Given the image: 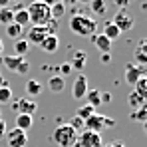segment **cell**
<instances>
[{
	"mask_svg": "<svg viewBox=\"0 0 147 147\" xmlns=\"http://www.w3.org/2000/svg\"><path fill=\"white\" fill-rule=\"evenodd\" d=\"M70 30H72L74 34H78V36H82V38H92L94 34H96V30H98V22H96V18H92V16H86V14H74L72 18H70Z\"/></svg>",
	"mask_w": 147,
	"mask_h": 147,
	"instance_id": "1",
	"label": "cell"
},
{
	"mask_svg": "<svg viewBox=\"0 0 147 147\" xmlns=\"http://www.w3.org/2000/svg\"><path fill=\"white\" fill-rule=\"evenodd\" d=\"M52 141L58 147H74L78 141V131L74 129L70 123H62L54 129L52 133Z\"/></svg>",
	"mask_w": 147,
	"mask_h": 147,
	"instance_id": "2",
	"label": "cell"
},
{
	"mask_svg": "<svg viewBox=\"0 0 147 147\" xmlns=\"http://www.w3.org/2000/svg\"><path fill=\"white\" fill-rule=\"evenodd\" d=\"M56 32H58V20H50L46 26H32L26 34V42L34 44V46H40L50 34H56Z\"/></svg>",
	"mask_w": 147,
	"mask_h": 147,
	"instance_id": "3",
	"label": "cell"
},
{
	"mask_svg": "<svg viewBox=\"0 0 147 147\" xmlns=\"http://www.w3.org/2000/svg\"><path fill=\"white\" fill-rule=\"evenodd\" d=\"M28 16H30V24L32 26H46L52 20L50 16V6H46L44 2L40 0H34L28 8H26Z\"/></svg>",
	"mask_w": 147,
	"mask_h": 147,
	"instance_id": "4",
	"label": "cell"
},
{
	"mask_svg": "<svg viewBox=\"0 0 147 147\" xmlns=\"http://www.w3.org/2000/svg\"><path fill=\"white\" fill-rule=\"evenodd\" d=\"M115 121L113 119H109L107 115H101V113H92L88 119H84V129H88V131H94V133H101L103 129H107V127H113Z\"/></svg>",
	"mask_w": 147,
	"mask_h": 147,
	"instance_id": "5",
	"label": "cell"
},
{
	"mask_svg": "<svg viewBox=\"0 0 147 147\" xmlns=\"http://www.w3.org/2000/svg\"><path fill=\"white\" fill-rule=\"evenodd\" d=\"M78 147H101L103 141H101V135L99 133H94V131H88V129H82L78 133V141H76Z\"/></svg>",
	"mask_w": 147,
	"mask_h": 147,
	"instance_id": "6",
	"label": "cell"
},
{
	"mask_svg": "<svg viewBox=\"0 0 147 147\" xmlns=\"http://www.w3.org/2000/svg\"><path fill=\"white\" fill-rule=\"evenodd\" d=\"M4 139H6L8 147H26L28 145V133L22 131V129H16V127L6 131Z\"/></svg>",
	"mask_w": 147,
	"mask_h": 147,
	"instance_id": "7",
	"label": "cell"
},
{
	"mask_svg": "<svg viewBox=\"0 0 147 147\" xmlns=\"http://www.w3.org/2000/svg\"><path fill=\"white\" fill-rule=\"evenodd\" d=\"M113 24L119 28V32H129L131 28H133V24H135V20H133V16L127 12V10H119L117 14H115V18L111 20Z\"/></svg>",
	"mask_w": 147,
	"mask_h": 147,
	"instance_id": "8",
	"label": "cell"
},
{
	"mask_svg": "<svg viewBox=\"0 0 147 147\" xmlns=\"http://www.w3.org/2000/svg\"><path fill=\"white\" fill-rule=\"evenodd\" d=\"M10 107H12L16 113H26V115H32V113L38 109L36 101H32L30 98H22V99H18V101H12Z\"/></svg>",
	"mask_w": 147,
	"mask_h": 147,
	"instance_id": "9",
	"label": "cell"
},
{
	"mask_svg": "<svg viewBox=\"0 0 147 147\" xmlns=\"http://www.w3.org/2000/svg\"><path fill=\"white\" fill-rule=\"evenodd\" d=\"M143 76V66H137V64H127L125 66V82L129 86H135V82Z\"/></svg>",
	"mask_w": 147,
	"mask_h": 147,
	"instance_id": "10",
	"label": "cell"
},
{
	"mask_svg": "<svg viewBox=\"0 0 147 147\" xmlns=\"http://www.w3.org/2000/svg\"><path fill=\"white\" fill-rule=\"evenodd\" d=\"M72 94H74V98H76V99H84V98H86V94H88V78H86L84 74H80V76L76 78Z\"/></svg>",
	"mask_w": 147,
	"mask_h": 147,
	"instance_id": "11",
	"label": "cell"
},
{
	"mask_svg": "<svg viewBox=\"0 0 147 147\" xmlns=\"http://www.w3.org/2000/svg\"><path fill=\"white\" fill-rule=\"evenodd\" d=\"M92 42H94V46L99 50V54H111V42H109L103 34H94V36H92Z\"/></svg>",
	"mask_w": 147,
	"mask_h": 147,
	"instance_id": "12",
	"label": "cell"
},
{
	"mask_svg": "<svg viewBox=\"0 0 147 147\" xmlns=\"http://www.w3.org/2000/svg\"><path fill=\"white\" fill-rule=\"evenodd\" d=\"M86 62H88V54L84 50H74V56H72V70H84L86 68Z\"/></svg>",
	"mask_w": 147,
	"mask_h": 147,
	"instance_id": "13",
	"label": "cell"
},
{
	"mask_svg": "<svg viewBox=\"0 0 147 147\" xmlns=\"http://www.w3.org/2000/svg\"><path fill=\"white\" fill-rule=\"evenodd\" d=\"M2 62H4V66L8 68V70H12V72L18 74V70H20V66L26 62V58H22V56H6V58H2Z\"/></svg>",
	"mask_w": 147,
	"mask_h": 147,
	"instance_id": "14",
	"label": "cell"
},
{
	"mask_svg": "<svg viewBox=\"0 0 147 147\" xmlns=\"http://www.w3.org/2000/svg\"><path fill=\"white\" fill-rule=\"evenodd\" d=\"M135 64L137 66H145L147 64V38H143L135 48Z\"/></svg>",
	"mask_w": 147,
	"mask_h": 147,
	"instance_id": "15",
	"label": "cell"
},
{
	"mask_svg": "<svg viewBox=\"0 0 147 147\" xmlns=\"http://www.w3.org/2000/svg\"><path fill=\"white\" fill-rule=\"evenodd\" d=\"M103 36H105L109 42H113V40H117V38L121 36V32H119V28L113 24V22H105V24H103Z\"/></svg>",
	"mask_w": 147,
	"mask_h": 147,
	"instance_id": "16",
	"label": "cell"
},
{
	"mask_svg": "<svg viewBox=\"0 0 147 147\" xmlns=\"http://www.w3.org/2000/svg\"><path fill=\"white\" fill-rule=\"evenodd\" d=\"M14 24L22 26V28L30 24V16H28L26 8H22V6H18V8L14 10Z\"/></svg>",
	"mask_w": 147,
	"mask_h": 147,
	"instance_id": "17",
	"label": "cell"
},
{
	"mask_svg": "<svg viewBox=\"0 0 147 147\" xmlns=\"http://www.w3.org/2000/svg\"><path fill=\"white\" fill-rule=\"evenodd\" d=\"M58 46H60V38H58V34H50L48 38L40 44V48L46 50V52H56Z\"/></svg>",
	"mask_w": 147,
	"mask_h": 147,
	"instance_id": "18",
	"label": "cell"
},
{
	"mask_svg": "<svg viewBox=\"0 0 147 147\" xmlns=\"http://www.w3.org/2000/svg\"><path fill=\"white\" fill-rule=\"evenodd\" d=\"M32 115H26V113H16V129H22V131H28L32 127Z\"/></svg>",
	"mask_w": 147,
	"mask_h": 147,
	"instance_id": "19",
	"label": "cell"
},
{
	"mask_svg": "<svg viewBox=\"0 0 147 147\" xmlns=\"http://www.w3.org/2000/svg\"><path fill=\"white\" fill-rule=\"evenodd\" d=\"M48 88H50V92H54V94L64 92V88H66L64 78H62V76H52V78L48 80Z\"/></svg>",
	"mask_w": 147,
	"mask_h": 147,
	"instance_id": "20",
	"label": "cell"
},
{
	"mask_svg": "<svg viewBox=\"0 0 147 147\" xmlns=\"http://www.w3.org/2000/svg\"><path fill=\"white\" fill-rule=\"evenodd\" d=\"M12 103V88L8 86V82H4L0 86V105H10Z\"/></svg>",
	"mask_w": 147,
	"mask_h": 147,
	"instance_id": "21",
	"label": "cell"
},
{
	"mask_svg": "<svg viewBox=\"0 0 147 147\" xmlns=\"http://www.w3.org/2000/svg\"><path fill=\"white\" fill-rule=\"evenodd\" d=\"M42 90H44V86L38 82V80H28L26 82V92H28V96H40L42 94Z\"/></svg>",
	"mask_w": 147,
	"mask_h": 147,
	"instance_id": "22",
	"label": "cell"
},
{
	"mask_svg": "<svg viewBox=\"0 0 147 147\" xmlns=\"http://www.w3.org/2000/svg\"><path fill=\"white\" fill-rule=\"evenodd\" d=\"M86 98H88V105H92L94 109H96L98 105H101V92H99V90H88Z\"/></svg>",
	"mask_w": 147,
	"mask_h": 147,
	"instance_id": "23",
	"label": "cell"
},
{
	"mask_svg": "<svg viewBox=\"0 0 147 147\" xmlns=\"http://www.w3.org/2000/svg\"><path fill=\"white\" fill-rule=\"evenodd\" d=\"M22 34H24V28H22V26L14 24V22L6 26V36H8V38H12V40H18V38H22Z\"/></svg>",
	"mask_w": 147,
	"mask_h": 147,
	"instance_id": "24",
	"label": "cell"
},
{
	"mask_svg": "<svg viewBox=\"0 0 147 147\" xmlns=\"http://www.w3.org/2000/svg\"><path fill=\"white\" fill-rule=\"evenodd\" d=\"M127 103H129L133 109H137V107H143V105H145V99L133 90V92H129V96H127Z\"/></svg>",
	"mask_w": 147,
	"mask_h": 147,
	"instance_id": "25",
	"label": "cell"
},
{
	"mask_svg": "<svg viewBox=\"0 0 147 147\" xmlns=\"http://www.w3.org/2000/svg\"><path fill=\"white\" fill-rule=\"evenodd\" d=\"M90 8H92V12L98 14V16H103V14L107 12V4H105V0H92V2H90Z\"/></svg>",
	"mask_w": 147,
	"mask_h": 147,
	"instance_id": "26",
	"label": "cell"
},
{
	"mask_svg": "<svg viewBox=\"0 0 147 147\" xmlns=\"http://www.w3.org/2000/svg\"><path fill=\"white\" fill-rule=\"evenodd\" d=\"M28 50H30V44L26 42L24 38L14 40V52H16V56H22V58H24L26 54H28Z\"/></svg>",
	"mask_w": 147,
	"mask_h": 147,
	"instance_id": "27",
	"label": "cell"
},
{
	"mask_svg": "<svg viewBox=\"0 0 147 147\" xmlns=\"http://www.w3.org/2000/svg\"><path fill=\"white\" fill-rule=\"evenodd\" d=\"M133 90H135V92H137L143 99H147V76H141V78L135 82Z\"/></svg>",
	"mask_w": 147,
	"mask_h": 147,
	"instance_id": "28",
	"label": "cell"
},
{
	"mask_svg": "<svg viewBox=\"0 0 147 147\" xmlns=\"http://www.w3.org/2000/svg\"><path fill=\"white\" fill-rule=\"evenodd\" d=\"M14 22V10L12 8H0V24L8 26Z\"/></svg>",
	"mask_w": 147,
	"mask_h": 147,
	"instance_id": "29",
	"label": "cell"
},
{
	"mask_svg": "<svg viewBox=\"0 0 147 147\" xmlns=\"http://www.w3.org/2000/svg\"><path fill=\"white\" fill-rule=\"evenodd\" d=\"M66 14V6L62 4V2H56L54 6H50V16H52V20H58V18H62Z\"/></svg>",
	"mask_w": 147,
	"mask_h": 147,
	"instance_id": "30",
	"label": "cell"
},
{
	"mask_svg": "<svg viewBox=\"0 0 147 147\" xmlns=\"http://www.w3.org/2000/svg\"><path fill=\"white\" fill-rule=\"evenodd\" d=\"M131 119H133V121H141V123L147 121V103L143 107H137V109L131 111Z\"/></svg>",
	"mask_w": 147,
	"mask_h": 147,
	"instance_id": "31",
	"label": "cell"
},
{
	"mask_svg": "<svg viewBox=\"0 0 147 147\" xmlns=\"http://www.w3.org/2000/svg\"><path fill=\"white\" fill-rule=\"evenodd\" d=\"M92 113H96V109H94L92 105H88V103H86V105H82V107L78 109L76 117H80V119H88V117H90Z\"/></svg>",
	"mask_w": 147,
	"mask_h": 147,
	"instance_id": "32",
	"label": "cell"
},
{
	"mask_svg": "<svg viewBox=\"0 0 147 147\" xmlns=\"http://www.w3.org/2000/svg\"><path fill=\"white\" fill-rule=\"evenodd\" d=\"M58 70H60V76L64 78V76H70V74H72V66H70V62H64Z\"/></svg>",
	"mask_w": 147,
	"mask_h": 147,
	"instance_id": "33",
	"label": "cell"
},
{
	"mask_svg": "<svg viewBox=\"0 0 147 147\" xmlns=\"http://www.w3.org/2000/svg\"><path fill=\"white\" fill-rule=\"evenodd\" d=\"M70 125H72L74 129H76V131L80 133V131L84 129V119H80V117H74V119H72V123H70Z\"/></svg>",
	"mask_w": 147,
	"mask_h": 147,
	"instance_id": "34",
	"label": "cell"
},
{
	"mask_svg": "<svg viewBox=\"0 0 147 147\" xmlns=\"http://www.w3.org/2000/svg\"><path fill=\"white\" fill-rule=\"evenodd\" d=\"M6 131H8V127H6V121H4V119L0 117V139H4Z\"/></svg>",
	"mask_w": 147,
	"mask_h": 147,
	"instance_id": "35",
	"label": "cell"
},
{
	"mask_svg": "<svg viewBox=\"0 0 147 147\" xmlns=\"http://www.w3.org/2000/svg\"><path fill=\"white\" fill-rule=\"evenodd\" d=\"M115 6H119V10H125V6L129 4V0H113Z\"/></svg>",
	"mask_w": 147,
	"mask_h": 147,
	"instance_id": "36",
	"label": "cell"
},
{
	"mask_svg": "<svg viewBox=\"0 0 147 147\" xmlns=\"http://www.w3.org/2000/svg\"><path fill=\"white\" fill-rule=\"evenodd\" d=\"M109 60H111V54H99V62L101 64H109Z\"/></svg>",
	"mask_w": 147,
	"mask_h": 147,
	"instance_id": "37",
	"label": "cell"
},
{
	"mask_svg": "<svg viewBox=\"0 0 147 147\" xmlns=\"http://www.w3.org/2000/svg\"><path fill=\"white\" fill-rule=\"evenodd\" d=\"M101 147H125V143H121V141H111V143H105V145Z\"/></svg>",
	"mask_w": 147,
	"mask_h": 147,
	"instance_id": "38",
	"label": "cell"
},
{
	"mask_svg": "<svg viewBox=\"0 0 147 147\" xmlns=\"http://www.w3.org/2000/svg\"><path fill=\"white\" fill-rule=\"evenodd\" d=\"M107 101H111V94H101V103H107Z\"/></svg>",
	"mask_w": 147,
	"mask_h": 147,
	"instance_id": "39",
	"label": "cell"
},
{
	"mask_svg": "<svg viewBox=\"0 0 147 147\" xmlns=\"http://www.w3.org/2000/svg\"><path fill=\"white\" fill-rule=\"evenodd\" d=\"M64 6H74V4H78V0H60Z\"/></svg>",
	"mask_w": 147,
	"mask_h": 147,
	"instance_id": "40",
	"label": "cell"
},
{
	"mask_svg": "<svg viewBox=\"0 0 147 147\" xmlns=\"http://www.w3.org/2000/svg\"><path fill=\"white\" fill-rule=\"evenodd\" d=\"M40 2H44L46 6H54L56 2H60V0H40Z\"/></svg>",
	"mask_w": 147,
	"mask_h": 147,
	"instance_id": "41",
	"label": "cell"
},
{
	"mask_svg": "<svg viewBox=\"0 0 147 147\" xmlns=\"http://www.w3.org/2000/svg\"><path fill=\"white\" fill-rule=\"evenodd\" d=\"M8 4H10V0H0V8H8Z\"/></svg>",
	"mask_w": 147,
	"mask_h": 147,
	"instance_id": "42",
	"label": "cell"
},
{
	"mask_svg": "<svg viewBox=\"0 0 147 147\" xmlns=\"http://www.w3.org/2000/svg\"><path fill=\"white\" fill-rule=\"evenodd\" d=\"M78 2H80V4H90L92 0H78Z\"/></svg>",
	"mask_w": 147,
	"mask_h": 147,
	"instance_id": "43",
	"label": "cell"
},
{
	"mask_svg": "<svg viewBox=\"0 0 147 147\" xmlns=\"http://www.w3.org/2000/svg\"><path fill=\"white\" fill-rule=\"evenodd\" d=\"M2 52H4V44H2V40H0V56H2Z\"/></svg>",
	"mask_w": 147,
	"mask_h": 147,
	"instance_id": "44",
	"label": "cell"
},
{
	"mask_svg": "<svg viewBox=\"0 0 147 147\" xmlns=\"http://www.w3.org/2000/svg\"><path fill=\"white\" fill-rule=\"evenodd\" d=\"M143 131H145V135H147V121L143 123Z\"/></svg>",
	"mask_w": 147,
	"mask_h": 147,
	"instance_id": "45",
	"label": "cell"
},
{
	"mask_svg": "<svg viewBox=\"0 0 147 147\" xmlns=\"http://www.w3.org/2000/svg\"><path fill=\"white\" fill-rule=\"evenodd\" d=\"M2 84H4V80H2V76H0V86H2Z\"/></svg>",
	"mask_w": 147,
	"mask_h": 147,
	"instance_id": "46",
	"label": "cell"
},
{
	"mask_svg": "<svg viewBox=\"0 0 147 147\" xmlns=\"http://www.w3.org/2000/svg\"><path fill=\"white\" fill-rule=\"evenodd\" d=\"M10 2H12V0H10ZM14 2H20V0H14Z\"/></svg>",
	"mask_w": 147,
	"mask_h": 147,
	"instance_id": "47",
	"label": "cell"
}]
</instances>
